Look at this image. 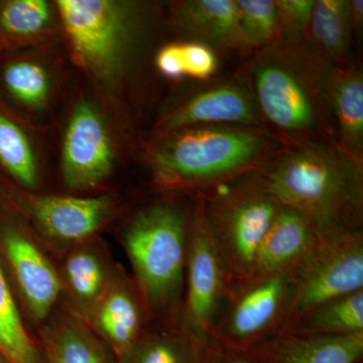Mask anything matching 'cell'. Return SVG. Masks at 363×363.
Listing matches in <instances>:
<instances>
[{"mask_svg": "<svg viewBox=\"0 0 363 363\" xmlns=\"http://www.w3.org/2000/svg\"><path fill=\"white\" fill-rule=\"evenodd\" d=\"M353 33L348 0H314L305 42L336 67L350 63Z\"/></svg>", "mask_w": 363, "mask_h": 363, "instance_id": "obj_23", "label": "cell"}, {"mask_svg": "<svg viewBox=\"0 0 363 363\" xmlns=\"http://www.w3.org/2000/svg\"><path fill=\"white\" fill-rule=\"evenodd\" d=\"M52 89L51 72L40 60L25 51L0 57V98L9 106L44 111L51 102Z\"/></svg>", "mask_w": 363, "mask_h": 363, "instance_id": "obj_20", "label": "cell"}, {"mask_svg": "<svg viewBox=\"0 0 363 363\" xmlns=\"http://www.w3.org/2000/svg\"><path fill=\"white\" fill-rule=\"evenodd\" d=\"M179 325L200 345L207 346L229 298L225 267L197 195L191 208L185 290Z\"/></svg>", "mask_w": 363, "mask_h": 363, "instance_id": "obj_7", "label": "cell"}, {"mask_svg": "<svg viewBox=\"0 0 363 363\" xmlns=\"http://www.w3.org/2000/svg\"><path fill=\"white\" fill-rule=\"evenodd\" d=\"M298 271L253 281L231 294L211 341L245 352L278 334L292 302Z\"/></svg>", "mask_w": 363, "mask_h": 363, "instance_id": "obj_8", "label": "cell"}, {"mask_svg": "<svg viewBox=\"0 0 363 363\" xmlns=\"http://www.w3.org/2000/svg\"><path fill=\"white\" fill-rule=\"evenodd\" d=\"M47 363H108L102 346L84 325L67 320L45 336Z\"/></svg>", "mask_w": 363, "mask_h": 363, "instance_id": "obj_27", "label": "cell"}, {"mask_svg": "<svg viewBox=\"0 0 363 363\" xmlns=\"http://www.w3.org/2000/svg\"><path fill=\"white\" fill-rule=\"evenodd\" d=\"M222 348L226 354L223 359L225 360V363H255L252 358L242 355V351L231 350L224 346H222Z\"/></svg>", "mask_w": 363, "mask_h": 363, "instance_id": "obj_32", "label": "cell"}, {"mask_svg": "<svg viewBox=\"0 0 363 363\" xmlns=\"http://www.w3.org/2000/svg\"><path fill=\"white\" fill-rule=\"evenodd\" d=\"M331 104L339 149L363 167V71L358 64L335 67Z\"/></svg>", "mask_w": 363, "mask_h": 363, "instance_id": "obj_19", "label": "cell"}, {"mask_svg": "<svg viewBox=\"0 0 363 363\" xmlns=\"http://www.w3.org/2000/svg\"><path fill=\"white\" fill-rule=\"evenodd\" d=\"M245 54H252L279 42L274 0H235Z\"/></svg>", "mask_w": 363, "mask_h": 363, "instance_id": "obj_29", "label": "cell"}, {"mask_svg": "<svg viewBox=\"0 0 363 363\" xmlns=\"http://www.w3.org/2000/svg\"><path fill=\"white\" fill-rule=\"evenodd\" d=\"M2 54H4V51H2L1 48H0V57H1Z\"/></svg>", "mask_w": 363, "mask_h": 363, "instance_id": "obj_33", "label": "cell"}, {"mask_svg": "<svg viewBox=\"0 0 363 363\" xmlns=\"http://www.w3.org/2000/svg\"><path fill=\"white\" fill-rule=\"evenodd\" d=\"M62 38L55 1L0 0V48L4 52L51 48Z\"/></svg>", "mask_w": 363, "mask_h": 363, "instance_id": "obj_15", "label": "cell"}, {"mask_svg": "<svg viewBox=\"0 0 363 363\" xmlns=\"http://www.w3.org/2000/svg\"><path fill=\"white\" fill-rule=\"evenodd\" d=\"M335 67L306 42H278L252 52L240 78L250 88L262 125L284 147H338L330 94Z\"/></svg>", "mask_w": 363, "mask_h": 363, "instance_id": "obj_1", "label": "cell"}, {"mask_svg": "<svg viewBox=\"0 0 363 363\" xmlns=\"http://www.w3.org/2000/svg\"><path fill=\"white\" fill-rule=\"evenodd\" d=\"M279 333L303 337L363 334V290L315 306L281 327Z\"/></svg>", "mask_w": 363, "mask_h": 363, "instance_id": "obj_22", "label": "cell"}, {"mask_svg": "<svg viewBox=\"0 0 363 363\" xmlns=\"http://www.w3.org/2000/svg\"><path fill=\"white\" fill-rule=\"evenodd\" d=\"M114 161L116 147L101 112L90 101L78 102L62 143L64 183L73 190L97 187L111 175Z\"/></svg>", "mask_w": 363, "mask_h": 363, "instance_id": "obj_10", "label": "cell"}, {"mask_svg": "<svg viewBox=\"0 0 363 363\" xmlns=\"http://www.w3.org/2000/svg\"><path fill=\"white\" fill-rule=\"evenodd\" d=\"M0 363H4V362H0Z\"/></svg>", "mask_w": 363, "mask_h": 363, "instance_id": "obj_34", "label": "cell"}, {"mask_svg": "<svg viewBox=\"0 0 363 363\" xmlns=\"http://www.w3.org/2000/svg\"><path fill=\"white\" fill-rule=\"evenodd\" d=\"M262 169L197 193L225 267L229 297L250 281L260 245L283 208Z\"/></svg>", "mask_w": 363, "mask_h": 363, "instance_id": "obj_6", "label": "cell"}, {"mask_svg": "<svg viewBox=\"0 0 363 363\" xmlns=\"http://www.w3.org/2000/svg\"><path fill=\"white\" fill-rule=\"evenodd\" d=\"M23 213L40 233L60 242H80L90 238L111 218L116 202L111 196L73 197L16 193Z\"/></svg>", "mask_w": 363, "mask_h": 363, "instance_id": "obj_12", "label": "cell"}, {"mask_svg": "<svg viewBox=\"0 0 363 363\" xmlns=\"http://www.w3.org/2000/svg\"><path fill=\"white\" fill-rule=\"evenodd\" d=\"M245 352L255 363H357L363 355V334L303 337L278 333Z\"/></svg>", "mask_w": 363, "mask_h": 363, "instance_id": "obj_17", "label": "cell"}, {"mask_svg": "<svg viewBox=\"0 0 363 363\" xmlns=\"http://www.w3.org/2000/svg\"><path fill=\"white\" fill-rule=\"evenodd\" d=\"M0 355L9 363H42L40 351L26 331L0 267Z\"/></svg>", "mask_w": 363, "mask_h": 363, "instance_id": "obj_28", "label": "cell"}, {"mask_svg": "<svg viewBox=\"0 0 363 363\" xmlns=\"http://www.w3.org/2000/svg\"><path fill=\"white\" fill-rule=\"evenodd\" d=\"M350 16L353 33L362 35L363 28V1L362 0H348Z\"/></svg>", "mask_w": 363, "mask_h": 363, "instance_id": "obj_31", "label": "cell"}, {"mask_svg": "<svg viewBox=\"0 0 363 363\" xmlns=\"http://www.w3.org/2000/svg\"><path fill=\"white\" fill-rule=\"evenodd\" d=\"M262 172L279 204L304 215L321 235L362 229L363 167L337 145L284 147Z\"/></svg>", "mask_w": 363, "mask_h": 363, "instance_id": "obj_3", "label": "cell"}, {"mask_svg": "<svg viewBox=\"0 0 363 363\" xmlns=\"http://www.w3.org/2000/svg\"><path fill=\"white\" fill-rule=\"evenodd\" d=\"M205 348L179 325L172 331L143 333L119 360L121 363H203Z\"/></svg>", "mask_w": 363, "mask_h": 363, "instance_id": "obj_24", "label": "cell"}, {"mask_svg": "<svg viewBox=\"0 0 363 363\" xmlns=\"http://www.w3.org/2000/svg\"><path fill=\"white\" fill-rule=\"evenodd\" d=\"M360 290H363L362 229L321 235L300 267L283 326L315 306Z\"/></svg>", "mask_w": 363, "mask_h": 363, "instance_id": "obj_9", "label": "cell"}, {"mask_svg": "<svg viewBox=\"0 0 363 363\" xmlns=\"http://www.w3.org/2000/svg\"><path fill=\"white\" fill-rule=\"evenodd\" d=\"M284 147L259 126H193L154 136L145 160L157 188L199 193L264 169Z\"/></svg>", "mask_w": 363, "mask_h": 363, "instance_id": "obj_2", "label": "cell"}, {"mask_svg": "<svg viewBox=\"0 0 363 363\" xmlns=\"http://www.w3.org/2000/svg\"><path fill=\"white\" fill-rule=\"evenodd\" d=\"M55 4L76 63L100 89L116 91L142 39L145 6L123 0H57Z\"/></svg>", "mask_w": 363, "mask_h": 363, "instance_id": "obj_4", "label": "cell"}, {"mask_svg": "<svg viewBox=\"0 0 363 363\" xmlns=\"http://www.w3.org/2000/svg\"><path fill=\"white\" fill-rule=\"evenodd\" d=\"M278 13L279 42L305 43L314 0H274Z\"/></svg>", "mask_w": 363, "mask_h": 363, "instance_id": "obj_30", "label": "cell"}, {"mask_svg": "<svg viewBox=\"0 0 363 363\" xmlns=\"http://www.w3.org/2000/svg\"><path fill=\"white\" fill-rule=\"evenodd\" d=\"M2 241L30 314L37 321H43L49 316L63 289L59 274L35 242L18 229L6 227Z\"/></svg>", "mask_w": 363, "mask_h": 363, "instance_id": "obj_13", "label": "cell"}, {"mask_svg": "<svg viewBox=\"0 0 363 363\" xmlns=\"http://www.w3.org/2000/svg\"><path fill=\"white\" fill-rule=\"evenodd\" d=\"M191 210L173 201L154 203L131 218L123 242L147 310L175 314L185 290Z\"/></svg>", "mask_w": 363, "mask_h": 363, "instance_id": "obj_5", "label": "cell"}, {"mask_svg": "<svg viewBox=\"0 0 363 363\" xmlns=\"http://www.w3.org/2000/svg\"><path fill=\"white\" fill-rule=\"evenodd\" d=\"M157 70L171 80L183 78L208 82L218 71L219 60L213 48L196 42L171 43L157 51Z\"/></svg>", "mask_w": 363, "mask_h": 363, "instance_id": "obj_25", "label": "cell"}, {"mask_svg": "<svg viewBox=\"0 0 363 363\" xmlns=\"http://www.w3.org/2000/svg\"><path fill=\"white\" fill-rule=\"evenodd\" d=\"M320 238L304 215L283 206L260 245L247 284L300 269Z\"/></svg>", "mask_w": 363, "mask_h": 363, "instance_id": "obj_14", "label": "cell"}, {"mask_svg": "<svg viewBox=\"0 0 363 363\" xmlns=\"http://www.w3.org/2000/svg\"><path fill=\"white\" fill-rule=\"evenodd\" d=\"M147 311L140 293L123 281L111 279L89 315L98 333L121 358L143 335Z\"/></svg>", "mask_w": 363, "mask_h": 363, "instance_id": "obj_18", "label": "cell"}, {"mask_svg": "<svg viewBox=\"0 0 363 363\" xmlns=\"http://www.w3.org/2000/svg\"><path fill=\"white\" fill-rule=\"evenodd\" d=\"M0 173L21 189L40 182V162L32 135L18 112L0 98Z\"/></svg>", "mask_w": 363, "mask_h": 363, "instance_id": "obj_21", "label": "cell"}, {"mask_svg": "<svg viewBox=\"0 0 363 363\" xmlns=\"http://www.w3.org/2000/svg\"><path fill=\"white\" fill-rule=\"evenodd\" d=\"M63 272L72 297L90 314L111 281L104 259L93 248H77L67 257Z\"/></svg>", "mask_w": 363, "mask_h": 363, "instance_id": "obj_26", "label": "cell"}, {"mask_svg": "<svg viewBox=\"0 0 363 363\" xmlns=\"http://www.w3.org/2000/svg\"><path fill=\"white\" fill-rule=\"evenodd\" d=\"M169 21L190 40L216 50L243 52L235 0H182L172 2Z\"/></svg>", "mask_w": 363, "mask_h": 363, "instance_id": "obj_16", "label": "cell"}, {"mask_svg": "<svg viewBox=\"0 0 363 363\" xmlns=\"http://www.w3.org/2000/svg\"><path fill=\"white\" fill-rule=\"evenodd\" d=\"M209 125L264 128L250 88L242 79H219L200 88L157 121L155 136Z\"/></svg>", "mask_w": 363, "mask_h": 363, "instance_id": "obj_11", "label": "cell"}]
</instances>
